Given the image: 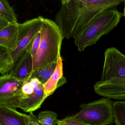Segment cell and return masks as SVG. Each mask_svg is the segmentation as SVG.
<instances>
[{
  "instance_id": "obj_1",
  "label": "cell",
  "mask_w": 125,
  "mask_h": 125,
  "mask_svg": "<svg viewBox=\"0 0 125 125\" xmlns=\"http://www.w3.org/2000/svg\"><path fill=\"white\" fill-rule=\"evenodd\" d=\"M123 0H62L55 16L64 38H75L96 16Z\"/></svg>"
},
{
  "instance_id": "obj_2",
  "label": "cell",
  "mask_w": 125,
  "mask_h": 125,
  "mask_svg": "<svg viewBox=\"0 0 125 125\" xmlns=\"http://www.w3.org/2000/svg\"><path fill=\"white\" fill-rule=\"evenodd\" d=\"M94 89L95 93L106 98L125 100V55L116 48L105 51L101 78Z\"/></svg>"
},
{
  "instance_id": "obj_3",
  "label": "cell",
  "mask_w": 125,
  "mask_h": 125,
  "mask_svg": "<svg viewBox=\"0 0 125 125\" xmlns=\"http://www.w3.org/2000/svg\"><path fill=\"white\" fill-rule=\"evenodd\" d=\"M41 41L38 50L33 56V72L58 61L61 55L62 36L55 21L44 18L41 27Z\"/></svg>"
},
{
  "instance_id": "obj_4",
  "label": "cell",
  "mask_w": 125,
  "mask_h": 125,
  "mask_svg": "<svg viewBox=\"0 0 125 125\" xmlns=\"http://www.w3.org/2000/svg\"><path fill=\"white\" fill-rule=\"evenodd\" d=\"M123 16V13L116 7L108 9L96 16L74 39L79 51L96 44L102 36L116 27Z\"/></svg>"
},
{
  "instance_id": "obj_5",
  "label": "cell",
  "mask_w": 125,
  "mask_h": 125,
  "mask_svg": "<svg viewBox=\"0 0 125 125\" xmlns=\"http://www.w3.org/2000/svg\"><path fill=\"white\" fill-rule=\"evenodd\" d=\"M113 103L109 98H102L82 104L78 113L67 118L89 125H112L114 122Z\"/></svg>"
},
{
  "instance_id": "obj_6",
  "label": "cell",
  "mask_w": 125,
  "mask_h": 125,
  "mask_svg": "<svg viewBox=\"0 0 125 125\" xmlns=\"http://www.w3.org/2000/svg\"><path fill=\"white\" fill-rule=\"evenodd\" d=\"M44 18L41 16L18 24V33L16 44L11 51L15 63L31 46L37 34L41 30Z\"/></svg>"
},
{
  "instance_id": "obj_7",
  "label": "cell",
  "mask_w": 125,
  "mask_h": 125,
  "mask_svg": "<svg viewBox=\"0 0 125 125\" xmlns=\"http://www.w3.org/2000/svg\"><path fill=\"white\" fill-rule=\"evenodd\" d=\"M45 99L43 85L37 79L31 78L23 84L19 108L33 113L40 108Z\"/></svg>"
},
{
  "instance_id": "obj_8",
  "label": "cell",
  "mask_w": 125,
  "mask_h": 125,
  "mask_svg": "<svg viewBox=\"0 0 125 125\" xmlns=\"http://www.w3.org/2000/svg\"><path fill=\"white\" fill-rule=\"evenodd\" d=\"M23 83L9 73L0 76V106L19 108Z\"/></svg>"
},
{
  "instance_id": "obj_9",
  "label": "cell",
  "mask_w": 125,
  "mask_h": 125,
  "mask_svg": "<svg viewBox=\"0 0 125 125\" xmlns=\"http://www.w3.org/2000/svg\"><path fill=\"white\" fill-rule=\"evenodd\" d=\"M33 72V56L31 46L15 63L14 67L9 73L18 80L24 82L31 78Z\"/></svg>"
},
{
  "instance_id": "obj_10",
  "label": "cell",
  "mask_w": 125,
  "mask_h": 125,
  "mask_svg": "<svg viewBox=\"0 0 125 125\" xmlns=\"http://www.w3.org/2000/svg\"><path fill=\"white\" fill-rule=\"evenodd\" d=\"M31 114L20 113L16 109L0 106V125H29Z\"/></svg>"
},
{
  "instance_id": "obj_11",
  "label": "cell",
  "mask_w": 125,
  "mask_h": 125,
  "mask_svg": "<svg viewBox=\"0 0 125 125\" xmlns=\"http://www.w3.org/2000/svg\"><path fill=\"white\" fill-rule=\"evenodd\" d=\"M67 82L66 78L63 76V66L61 56L58 58L57 65L54 72L50 79L43 85L45 99L52 94L59 87Z\"/></svg>"
},
{
  "instance_id": "obj_12",
  "label": "cell",
  "mask_w": 125,
  "mask_h": 125,
  "mask_svg": "<svg viewBox=\"0 0 125 125\" xmlns=\"http://www.w3.org/2000/svg\"><path fill=\"white\" fill-rule=\"evenodd\" d=\"M18 24L9 23L0 30V45L11 51L14 48L17 38Z\"/></svg>"
},
{
  "instance_id": "obj_13",
  "label": "cell",
  "mask_w": 125,
  "mask_h": 125,
  "mask_svg": "<svg viewBox=\"0 0 125 125\" xmlns=\"http://www.w3.org/2000/svg\"><path fill=\"white\" fill-rule=\"evenodd\" d=\"M15 63L12 58L11 51L0 45V74L9 73L14 67Z\"/></svg>"
},
{
  "instance_id": "obj_14",
  "label": "cell",
  "mask_w": 125,
  "mask_h": 125,
  "mask_svg": "<svg viewBox=\"0 0 125 125\" xmlns=\"http://www.w3.org/2000/svg\"><path fill=\"white\" fill-rule=\"evenodd\" d=\"M57 61H58L50 63L44 67L33 72L31 78L37 79L42 85H44L50 79L54 72L57 65Z\"/></svg>"
},
{
  "instance_id": "obj_15",
  "label": "cell",
  "mask_w": 125,
  "mask_h": 125,
  "mask_svg": "<svg viewBox=\"0 0 125 125\" xmlns=\"http://www.w3.org/2000/svg\"><path fill=\"white\" fill-rule=\"evenodd\" d=\"M0 16L4 18L9 23H18L17 15L14 9L6 0H0Z\"/></svg>"
},
{
  "instance_id": "obj_16",
  "label": "cell",
  "mask_w": 125,
  "mask_h": 125,
  "mask_svg": "<svg viewBox=\"0 0 125 125\" xmlns=\"http://www.w3.org/2000/svg\"><path fill=\"white\" fill-rule=\"evenodd\" d=\"M114 122L116 125H125V101L113 103Z\"/></svg>"
},
{
  "instance_id": "obj_17",
  "label": "cell",
  "mask_w": 125,
  "mask_h": 125,
  "mask_svg": "<svg viewBox=\"0 0 125 125\" xmlns=\"http://www.w3.org/2000/svg\"><path fill=\"white\" fill-rule=\"evenodd\" d=\"M58 114L54 112L45 111L40 112L37 117V121L42 125H55L58 124Z\"/></svg>"
},
{
  "instance_id": "obj_18",
  "label": "cell",
  "mask_w": 125,
  "mask_h": 125,
  "mask_svg": "<svg viewBox=\"0 0 125 125\" xmlns=\"http://www.w3.org/2000/svg\"><path fill=\"white\" fill-rule=\"evenodd\" d=\"M41 41V32H38L34 39L31 46V52L32 56L36 54L38 50Z\"/></svg>"
},
{
  "instance_id": "obj_19",
  "label": "cell",
  "mask_w": 125,
  "mask_h": 125,
  "mask_svg": "<svg viewBox=\"0 0 125 125\" xmlns=\"http://www.w3.org/2000/svg\"><path fill=\"white\" fill-rule=\"evenodd\" d=\"M63 123L67 125H89L79 122H76L65 117L61 120Z\"/></svg>"
},
{
  "instance_id": "obj_20",
  "label": "cell",
  "mask_w": 125,
  "mask_h": 125,
  "mask_svg": "<svg viewBox=\"0 0 125 125\" xmlns=\"http://www.w3.org/2000/svg\"><path fill=\"white\" fill-rule=\"evenodd\" d=\"M30 114L31 116V119L29 122V125H42L38 122L36 117L33 113H30Z\"/></svg>"
},
{
  "instance_id": "obj_21",
  "label": "cell",
  "mask_w": 125,
  "mask_h": 125,
  "mask_svg": "<svg viewBox=\"0 0 125 125\" xmlns=\"http://www.w3.org/2000/svg\"><path fill=\"white\" fill-rule=\"evenodd\" d=\"M9 22L4 18L0 16V30L9 25Z\"/></svg>"
},
{
  "instance_id": "obj_22",
  "label": "cell",
  "mask_w": 125,
  "mask_h": 125,
  "mask_svg": "<svg viewBox=\"0 0 125 125\" xmlns=\"http://www.w3.org/2000/svg\"><path fill=\"white\" fill-rule=\"evenodd\" d=\"M58 125H67L65 124L64 123L62 122L61 120H59V122L58 123Z\"/></svg>"
},
{
  "instance_id": "obj_23",
  "label": "cell",
  "mask_w": 125,
  "mask_h": 125,
  "mask_svg": "<svg viewBox=\"0 0 125 125\" xmlns=\"http://www.w3.org/2000/svg\"><path fill=\"white\" fill-rule=\"evenodd\" d=\"M124 4H125V7H124V13H123V16L125 17V0H124Z\"/></svg>"
}]
</instances>
